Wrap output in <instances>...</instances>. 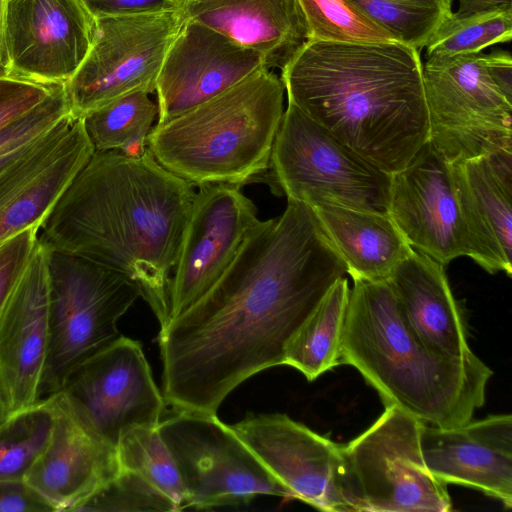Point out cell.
Masks as SVG:
<instances>
[{
	"mask_svg": "<svg viewBox=\"0 0 512 512\" xmlns=\"http://www.w3.org/2000/svg\"><path fill=\"white\" fill-rule=\"evenodd\" d=\"M158 430L175 461L189 507L243 505L259 495L292 498L216 414L174 411L159 422Z\"/></svg>",
	"mask_w": 512,
	"mask_h": 512,
	"instance_id": "10",
	"label": "cell"
},
{
	"mask_svg": "<svg viewBox=\"0 0 512 512\" xmlns=\"http://www.w3.org/2000/svg\"><path fill=\"white\" fill-rule=\"evenodd\" d=\"M71 113L64 86L35 109L0 130V177L44 134Z\"/></svg>",
	"mask_w": 512,
	"mask_h": 512,
	"instance_id": "33",
	"label": "cell"
},
{
	"mask_svg": "<svg viewBox=\"0 0 512 512\" xmlns=\"http://www.w3.org/2000/svg\"><path fill=\"white\" fill-rule=\"evenodd\" d=\"M96 19L80 0H9L4 73L65 85L93 43Z\"/></svg>",
	"mask_w": 512,
	"mask_h": 512,
	"instance_id": "14",
	"label": "cell"
},
{
	"mask_svg": "<svg viewBox=\"0 0 512 512\" xmlns=\"http://www.w3.org/2000/svg\"><path fill=\"white\" fill-rule=\"evenodd\" d=\"M310 208L354 281H388L413 250L389 213L332 204Z\"/></svg>",
	"mask_w": 512,
	"mask_h": 512,
	"instance_id": "25",
	"label": "cell"
},
{
	"mask_svg": "<svg viewBox=\"0 0 512 512\" xmlns=\"http://www.w3.org/2000/svg\"><path fill=\"white\" fill-rule=\"evenodd\" d=\"M258 221L254 203L238 186L198 187L170 279L169 319L187 310L217 282Z\"/></svg>",
	"mask_w": 512,
	"mask_h": 512,
	"instance_id": "13",
	"label": "cell"
},
{
	"mask_svg": "<svg viewBox=\"0 0 512 512\" xmlns=\"http://www.w3.org/2000/svg\"><path fill=\"white\" fill-rule=\"evenodd\" d=\"M55 512L25 480H0V512Z\"/></svg>",
	"mask_w": 512,
	"mask_h": 512,
	"instance_id": "38",
	"label": "cell"
},
{
	"mask_svg": "<svg viewBox=\"0 0 512 512\" xmlns=\"http://www.w3.org/2000/svg\"><path fill=\"white\" fill-rule=\"evenodd\" d=\"M46 250L49 343L40 402L58 393L74 368L120 336L119 319L141 296L138 286L115 270L69 253Z\"/></svg>",
	"mask_w": 512,
	"mask_h": 512,
	"instance_id": "7",
	"label": "cell"
},
{
	"mask_svg": "<svg viewBox=\"0 0 512 512\" xmlns=\"http://www.w3.org/2000/svg\"><path fill=\"white\" fill-rule=\"evenodd\" d=\"M230 427L292 498L347 512L336 484L339 444L280 413L248 415Z\"/></svg>",
	"mask_w": 512,
	"mask_h": 512,
	"instance_id": "16",
	"label": "cell"
},
{
	"mask_svg": "<svg viewBox=\"0 0 512 512\" xmlns=\"http://www.w3.org/2000/svg\"><path fill=\"white\" fill-rule=\"evenodd\" d=\"M49 343L47 250L34 253L0 314V380L10 412L39 403Z\"/></svg>",
	"mask_w": 512,
	"mask_h": 512,
	"instance_id": "20",
	"label": "cell"
},
{
	"mask_svg": "<svg viewBox=\"0 0 512 512\" xmlns=\"http://www.w3.org/2000/svg\"><path fill=\"white\" fill-rule=\"evenodd\" d=\"M423 84L428 141L446 161L512 150V101L489 75L484 53L427 58Z\"/></svg>",
	"mask_w": 512,
	"mask_h": 512,
	"instance_id": "9",
	"label": "cell"
},
{
	"mask_svg": "<svg viewBox=\"0 0 512 512\" xmlns=\"http://www.w3.org/2000/svg\"><path fill=\"white\" fill-rule=\"evenodd\" d=\"M388 283L405 324L424 346L449 357L472 352L467 321L443 265L413 249Z\"/></svg>",
	"mask_w": 512,
	"mask_h": 512,
	"instance_id": "24",
	"label": "cell"
},
{
	"mask_svg": "<svg viewBox=\"0 0 512 512\" xmlns=\"http://www.w3.org/2000/svg\"><path fill=\"white\" fill-rule=\"evenodd\" d=\"M38 230L28 228L0 245V314L34 253Z\"/></svg>",
	"mask_w": 512,
	"mask_h": 512,
	"instance_id": "36",
	"label": "cell"
},
{
	"mask_svg": "<svg viewBox=\"0 0 512 512\" xmlns=\"http://www.w3.org/2000/svg\"><path fill=\"white\" fill-rule=\"evenodd\" d=\"M52 424L48 400L9 413L0 424V480H25L49 442Z\"/></svg>",
	"mask_w": 512,
	"mask_h": 512,
	"instance_id": "29",
	"label": "cell"
},
{
	"mask_svg": "<svg viewBox=\"0 0 512 512\" xmlns=\"http://www.w3.org/2000/svg\"><path fill=\"white\" fill-rule=\"evenodd\" d=\"M421 423L396 405L340 445L336 484L347 512H447V485L428 471Z\"/></svg>",
	"mask_w": 512,
	"mask_h": 512,
	"instance_id": "6",
	"label": "cell"
},
{
	"mask_svg": "<svg viewBox=\"0 0 512 512\" xmlns=\"http://www.w3.org/2000/svg\"><path fill=\"white\" fill-rule=\"evenodd\" d=\"M284 85L263 68L225 92L151 129L147 147L191 183L242 186L268 169L284 108Z\"/></svg>",
	"mask_w": 512,
	"mask_h": 512,
	"instance_id": "5",
	"label": "cell"
},
{
	"mask_svg": "<svg viewBox=\"0 0 512 512\" xmlns=\"http://www.w3.org/2000/svg\"><path fill=\"white\" fill-rule=\"evenodd\" d=\"M81 117L65 116L0 177V245L40 227L94 153Z\"/></svg>",
	"mask_w": 512,
	"mask_h": 512,
	"instance_id": "17",
	"label": "cell"
},
{
	"mask_svg": "<svg viewBox=\"0 0 512 512\" xmlns=\"http://www.w3.org/2000/svg\"><path fill=\"white\" fill-rule=\"evenodd\" d=\"M267 171L272 190L287 201L389 213L392 174L341 143L292 103L283 112Z\"/></svg>",
	"mask_w": 512,
	"mask_h": 512,
	"instance_id": "8",
	"label": "cell"
},
{
	"mask_svg": "<svg viewBox=\"0 0 512 512\" xmlns=\"http://www.w3.org/2000/svg\"><path fill=\"white\" fill-rule=\"evenodd\" d=\"M472 258L512 274V150L452 164Z\"/></svg>",
	"mask_w": 512,
	"mask_h": 512,
	"instance_id": "22",
	"label": "cell"
},
{
	"mask_svg": "<svg viewBox=\"0 0 512 512\" xmlns=\"http://www.w3.org/2000/svg\"><path fill=\"white\" fill-rule=\"evenodd\" d=\"M148 95L133 92L81 117L95 151L116 150L132 158L145 154L147 138L158 115V105Z\"/></svg>",
	"mask_w": 512,
	"mask_h": 512,
	"instance_id": "27",
	"label": "cell"
},
{
	"mask_svg": "<svg viewBox=\"0 0 512 512\" xmlns=\"http://www.w3.org/2000/svg\"><path fill=\"white\" fill-rule=\"evenodd\" d=\"M60 391L115 449L130 429L157 426L165 407L141 344L122 335L74 368Z\"/></svg>",
	"mask_w": 512,
	"mask_h": 512,
	"instance_id": "12",
	"label": "cell"
},
{
	"mask_svg": "<svg viewBox=\"0 0 512 512\" xmlns=\"http://www.w3.org/2000/svg\"><path fill=\"white\" fill-rule=\"evenodd\" d=\"M484 62L489 75L506 96L512 101V57L507 50H493L484 54Z\"/></svg>",
	"mask_w": 512,
	"mask_h": 512,
	"instance_id": "39",
	"label": "cell"
},
{
	"mask_svg": "<svg viewBox=\"0 0 512 512\" xmlns=\"http://www.w3.org/2000/svg\"><path fill=\"white\" fill-rule=\"evenodd\" d=\"M506 5H512V0H459L456 13L473 14Z\"/></svg>",
	"mask_w": 512,
	"mask_h": 512,
	"instance_id": "40",
	"label": "cell"
},
{
	"mask_svg": "<svg viewBox=\"0 0 512 512\" xmlns=\"http://www.w3.org/2000/svg\"><path fill=\"white\" fill-rule=\"evenodd\" d=\"M56 86L0 73V130L35 109Z\"/></svg>",
	"mask_w": 512,
	"mask_h": 512,
	"instance_id": "35",
	"label": "cell"
},
{
	"mask_svg": "<svg viewBox=\"0 0 512 512\" xmlns=\"http://www.w3.org/2000/svg\"><path fill=\"white\" fill-rule=\"evenodd\" d=\"M511 37L512 5L473 14L452 12L425 46L426 56L479 53L489 46L509 42Z\"/></svg>",
	"mask_w": 512,
	"mask_h": 512,
	"instance_id": "30",
	"label": "cell"
},
{
	"mask_svg": "<svg viewBox=\"0 0 512 512\" xmlns=\"http://www.w3.org/2000/svg\"><path fill=\"white\" fill-rule=\"evenodd\" d=\"M346 273L308 205L288 201L259 220L217 282L161 327L165 404L216 414L242 382L284 364L289 342Z\"/></svg>",
	"mask_w": 512,
	"mask_h": 512,
	"instance_id": "1",
	"label": "cell"
},
{
	"mask_svg": "<svg viewBox=\"0 0 512 512\" xmlns=\"http://www.w3.org/2000/svg\"><path fill=\"white\" fill-rule=\"evenodd\" d=\"M120 469L140 475L173 502L177 511L189 508V498L175 461L157 426L125 432L116 446Z\"/></svg>",
	"mask_w": 512,
	"mask_h": 512,
	"instance_id": "28",
	"label": "cell"
},
{
	"mask_svg": "<svg viewBox=\"0 0 512 512\" xmlns=\"http://www.w3.org/2000/svg\"><path fill=\"white\" fill-rule=\"evenodd\" d=\"M308 41L379 43L397 41L349 0H298Z\"/></svg>",
	"mask_w": 512,
	"mask_h": 512,
	"instance_id": "32",
	"label": "cell"
},
{
	"mask_svg": "<svg viewBox=\"0 0 512 512\" xmlns=\"http://www.w3.org/2000/svg\"><path fill=\"white\" fill-rule=\"evenodd\" d=\"M193 188L149 149L138 158L94 151L41 223L38 240L128 277L162 327Z\"/></svg>",
	"mask_w": 512,
	"mask_h": 512,
	"instance_id": "2",
	"label": "cell"
},
{
	"mask_svg": "<svg viewBox=\"0 0 512 512\" xmlns=\"http://www.w3.org/2000/svg\"><path fill=\"white\" fill-rule=\"evenodd\" d=\"M184 19L203 24L283 69L308 41L298 0H181Z\"/></svg>",
	"mask_w": 512,
	"mask_h": 512,
	"instance_id": "23",
	"label": "cell"
},
{
	"mask_svg": "<svg viewBox=\"0 0 512 512\" xmlns=\"http://www.w3.org/2000/svg\"><path fill=\"white\" fill-rule=\"evenodd\" d=\"M46 400L53 416L50 439L25 481L55 511H76L118 474L116 449L86 423L63 392Z\"/></svg>",
	"mask_w": 512,
	"mask_h": 512,
	"instance_id": "19",
	"label": "cell"
},
{
	"mask_svg": "<svg viewBox=\"0 0 512 512\" xmlns=\"http://www.w3.org/2000/svg\"><path fill=\"white\" fill-rule=\"evenodd\" d=\"M82 511H177L164 494L135 472L118 474L77 509Z\"/></svg>",
	"mask_w": 512,
	"mask_h": 512,
	"instance_id": "34",
	"label": "cell"
},
{
	"mask_svg": "<svg viewBox=\"0 0 512 512\" xmlns=\"http://www.w3.org/2000/svg\"><path fill=\"white\" fill-rule=\"evenodd\" d=\"M421 452L428 471L444 484L464 485L512 507V416L440 428L422 424Z\"/></svg>",
	"mask_w": 512,
	"mask_h": 512,
	"instance_id": "21",
	"label": "cell"
},
{
	"mask_svg": "<svg viewBox=\"0 0 512 512\" xmlns=\"http://www.w3.org/2000/svg\"><path fill=\"white\" fill-rule=\"evenodd\" d=\"M350 288L340 278L289 342L284 364L313 381L341 365V344Z\"/></svg>",
	"mask_w": 512,
	"mask_h": 512,
	"instance_id": "26",
	"label": "cell"
},
{
	"mask_svg": "<svg viewBox=\"0 0 512 512\" xmlns=\"http://www.w3.org/2000/svg\"><path fill=\"white\" fill-rule=\"evenodd\" d=\"M288 102L393 174L429 140L423 63L399 41H307L281 70Z\"/></svg>",
	"mask_w": 512,
	"mask_h": 512,
	"instance_id": "3",
	"label": "cell"
},
{
	"mask_svg": "<svg viewBox=\"0 0 512 512\" xmlns=\"http://www.w3.org/2000/svg\"><path fill=\"white\" fill-rule=\"evenodd\" d=\"M341 364L356 368L380 395L423 424L453 428L483 406L492 375L473 352L429 350L405 324L388 281L355 280L350 289Z\"/></svg>",
	"mask_w": 512,
	"mask_h": 512,
	"instance_id": "4",
	"label": "cell"
},
{
	"mask_svg": "<svg viewBox=\"0 0 512 512\" xmlns=\"http://www.w3.org/2000/svg\"><path fill=\"white\" fill-rule=\"evenodd\" d=\"M394 38L420 51L452 13V0H349Z\"/></svg>",
	"mask_w": 512,
	"mask_h": 512,
	"instance_id": "31",
	"label": "cell"
},
{
	"mask_svg": "<svg viewBox=\"0 0 512 512\" xmlns=\"http://www.w3.org/2000/svg\"><path fill=\"white\" fill-rule=\"evenodd\" d=\"M389 214L416 251L444 267L471 248L452 164L427 141L392 174Z\"/></svg>",
	"mask_w": 512,
	"mask_h": 512,
	"instance_id": "15",
	"label": "cell"
},
{
	"mask_svg": "<svg viewBox=\"0 0 512 512\" xmlns=\"http://www.w3.org/2000/svg\"><path fill=\"white\" fill-rule=\"evenodd\" d=\"M263 68L267 66L259 53L184 19L157 77V124L214 98Z\"/></svg>",
	"mask_w": 512,
	"mask_h": 512,
	"instance_id": "18",
	"label": "cell"
},
{
	"mask_svg": "<svg viewBox=\"0 0 512 512\" xmlns=\"http://www.w3.org/2000/svg\"><path fill=\"white\" fill-rule=\"evenodd\" d=\"M9 413L10 411L8 408L6 396L0 380V424L5 420Z\"/></svg>",
	"mask_w": 512,
	"mask_h": 512,
	"instance_id": "42",
	"label": "cell"
},
{
	"mask_svg": "<svg viewBox=\"0 0 512 512\" xmlns=\"http://www.w3.org/2000/svg\"><path fill=\"white\" fill-rule=\"evenodd\" d=\"M9 0H0V73H4V23Z\"/></svg>",
	"mask_w": 512,
	"mask_h": 512,
	"instance_id": "41",
	"label": "cell"
},
{
	"mask_svg": "<svg viewBox=\"0 0 512 512\" xmlns=\"http://www.w3.org/2000/svg\"><path fill=\"white\" fill-rule=\"evenodd\" d=\"M183 21L181 12L96 19L91 48L63 85L71 113L82 117L124 95L153 93Z\"/></svg>",
	"mask_w": 512,
	"mask_h": 512,
	"instance_id": "11",
	"label": "cell"
},
{
	"mask_svg": "<svg viewBox=\"0 0 512 512\" xmlns=\"http://www.w3.org/2000/svg\"><path fill=\"white\" fill-rule=\"evenodd\" d=\"M95 18H118L180 12L181 0H80Z\"/></svg>",
	"mask_w": 512,
	"mask_h": 512,
	"instance_id": "37",
	"label": "cell"
}]
</instances>
